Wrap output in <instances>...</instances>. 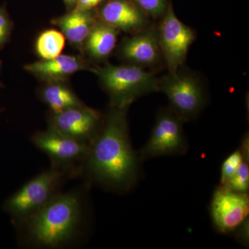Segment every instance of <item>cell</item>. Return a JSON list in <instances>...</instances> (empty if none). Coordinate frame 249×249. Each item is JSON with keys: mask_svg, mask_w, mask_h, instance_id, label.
Returning <instances> with one entry per match:
<instances>
[{"mask_svg": "<svg viewBox=\"0 0 249 249\" xmlns=\"http://www.w3.org/2000/svg\"><path fill=\"white\" fill-rule=\"evenodd\" d=\"M159 41L165 65L169 73L184 65L190 47L196 38L194 29L178 18L170 2L157 25Z\"/></svg>", "mask_w": 249, "mask_h": 249, "instance_id": "7", "label": "cell"}, {"mask_svg": "<svg viewBox=\"0 0 249 249\" xmlns=\"http://www.w3.org/2000/svg\"><path fill=\"white\" fill-rule=\"evenodd\" d=\"M83 220V206L78 192L59 193L22 224L26 240L40 248L58 249L73 240Z\"/></svg>", "mask_w": 249, "mask_h": 249, "instance_id": "2", "label": "cell"}, {"mask_svg": "<svg viewBox=\"0 0 249 249\" xmlns=\"http://www.w3.org/2000/svg\"><path fill=\"white\" fill-rule=\"evenodd\" d=\"M107 93L110 106L129 107L139 98L160 91V78L153 71L129 64L94 65L91 69Z\"/></svg>", "mask_w": 249, "mask_h": 249, "instance_id": "3", "label": "cell"}, {"mask_svg": "<svg viewBox=\"0 0 249 249\" xmlns=\"http://www.w3.org/2000/svg\"><path fill=\"white\" fill-rule=\"evenodd\" d=\"M210 214L214 227L223 234L238 229L248 219V193L231 191L223 186L214 190L210 204Z\"/></svg>", "mask_w": 249, "mask_h": 249, "instance_id": "11", "label": "cell"}, {"mask_svg": "<svg viewBox=\"0 0 249 249\" xmlns=\"http://www.w3.org/2000/svg\"><path fill=\"white\" fill-rule=\"evenodd\" d=\"M0 113H1V110H0Z\"/></svg>", "mask_w": 249, "mask_h": 249, "instance_id": "25", "label": "cell"}, {"mask_svg": "<svg viewBox=\"0 0 249 249\" xmlns=\"http://www.w3.org/2000/svg\"><path fill=\"white\" fill-rule=\"evenodd\" d=\"M97 20L96 9L88 11L73 9L53 18L51 22L58 28L70 45L82 54L85 41Z\"/></svg>", "mask_w": 249, "mask_h": 249, "instance_id": "14", "label": "cell"}, {"mask_svg": "<svg viewBox=\"0 0 249 249\" xmlns=\"http://www.w3.org/2000/svg\"><path fill=\"white\" fill-rule=\"evenodd\" d=\"M14 22L6 9V4L0 6V51L11 39L14 30Z\"/></svg>", "mask_w": 249, "mask_h": 249, "instance_id": "21", "label": "cell"}, {"mask_svg": "<svg viewBox=\"0 0 249 249\" xmlns=\"http://www.w3.org/2000/svg\"><path fill=\"white\" fill-rule=\"evenodd\" d=\"M240 147L245 152L243 160L235 175L224 187L231 190V191L238 192V193H248L249 188V139L248 134H246L242 139Z\"/></svg>", "mask_w": 249, "mask_h": 249, "instance_id": "18", "label": "cell"}, {"mask_svg": "<svg viewBox=\"0 0 249 249\" xmlns=\"http://www.w3.org/2000/svg\"><path fill=\"white\" fill-rule=\"evenodd\" d=\"M73 178L71 174L52 166L31 178L9 196L1 209L9 215L15 225H19L60 193L64 182Z\"/></svg>", "mask_w": 249, "mask_h": 249, "instance_id": "4", "label": "cell"}, {"mask_svg": "<svg viewBox=\"0 0 249 249\" xmlns=\"http://www.w3.org/2000/svg\"><path fill=\"white\" fill-rule=\"evenodd\" d=\"M124 63L145 69H156L165 64L159 41L157 25L150 24L142 30L124 37L115 49Z\"/></svg>", "mask_w": 249, "mask_h": 249, "instance_id": "10", "label": "cell"}, {"mask_svg": "<svg viewBox=\"0 0 249 249\" xmlns=\"http://www.w3.org/2000/svg\"><path fill=\"white\" fill-rule=\"evenodd\" d=\"M66 38L60 30L48 29L42 31L35 42V52L40 60H49L62 54Z\"/></svg>", "mask_w": 249, "mask_h": 249, "instance_id": "17", "label": "cell"}, {"mask_svg": "<svg viewBox=\"0 0 249 249\" xmlns=\"http://www.w3.org/2000/svg\"><path fill=\"white\" fill-rule=\"evenodd\" d=\"M245 152L242 149H237L228 156L222 163L221 167L220 185L226 186L233 177L237 170L240 168L241 163L243 160Z\"/></svg>", "mask_w": 249, "mask_h": 249, "instance_id": "19", "label": "cell"}, {"mask_svg": "<svg viewBox=\"0 0 249 249\" xmlns=\"http://www.w3.org/2000/svg\"><path fill=\"white\" fill-rule=\"evenodd\" d=\"M128 109L109 106L82 167L80 175L110 191H128L138 180L141 160L129 137Z\"/></svg>", "mask_w": 249, "mask_h": 249, "instance_id": "1", "label": "cell"}, {"mask_svg": "<svg viewBox=\"0 0 249 249\" xmlns=\"http://www.w3.org/2000/svg\"><path fill=\"white\" fill-rule=\"evenodd\" d=\"M183 123L170 107L159 111L150 138L139 152L140 160L184 154L188 142L183 132Z\"/></svg>", "mask_w": 249, "mask_h": 249, "instance_id": "8", "label": "cell"}, {"mask_svg": "<svg viewBox=\"0 0 249 249\" xmlns=\"http://www.w3.org/2000/svg\"><path fill=\"white\" fill-rule=\"evenodd\" d=\"M67 11H71V10L74 9L75 6H76L77 0H62Z\"/></svg>", "mask_w": 249, "mask_h": 249, "instance_id": "23", "label": "cell"}, {"mask_svg": "<svg viewBox=\"0 0 249 249\" xmlns=\"http://www.w3.org/2000/svg\"><path fill=\"white\" fill-rule=\"evenodd\" d=\"M37 94L41 101L48 106L51 112H59L85 104L68 84V81L42 83Z\"/></svg>", "mask_w": 249, "mask_h": 249, "instance_id": "16", "label": "cell"}, {"mask_svg": "<svg viewBox=\"0 0 249 249\" xmlns=\"http://www.w3.org/2000/svg\"><path fill=\"white\" fill-rule=\"evenodd\" d=\"M150 18L160 19L169 6L170 0H131Z\"/></svg>", "mask_w": 249, "mask_h": 249, "instance_id": "20", "label": "cell"}, {"mask_svg": "<svg viewBox=\"0 0 249 249\" xmlns=\"http://www.w3.org/2000/svg\"><path fill=\"white\" fill-rule=\"evenodd\" d=\"M1 65H2V62H1V60H0V74H1ZM1 86H2V84H1V81H0V88Z\"/></svg>", "mask_w": 249, "mask_h": 249, "instance_id": "24", "label": "cell"}, {"mask_svg": "<svg viewBox=\"0 0 249 249\" xmlns=\"http://www.w3.org/2000/svg\"><path fill=\"white\" fill-rule=\"evenodd\" d=\"M159 87L168 98L170 109L183 122L196 119L207 103L202 79L185 65L160 77Z\"/></svg>", "mask_w": 249, "mask_h": 249, "instance_id": "5", "label": "cell"}, {"mask_svg": "<svg viewBox=\"0 0 249 249\" xmlns=\"http://www.w3.org/2000/svg\"><path fill=\"white\" fill-rule=\"evenodd\" d=\"M105 0H77L74 9L80 11H92L104 2Z\"/></svg>", "mask_w": 249, "mask_h": 249, "instance_id": "22", "label": "cell"}, {"mask_svg": "<svg viewBox=\"0 0 249 249\" xmlns=\"http://www.w3.org/2000/svg\"><path fill=\"white\" fill-rule=\"evenodd\" d=\"M96 13L100 20L129 35L151 24L150 18L131 0H105Z\"/></svg>", "mask_w": 249, "mask_h": 249, "instance_id": "12", "label": "cell"}, {"mask_svg": "<svg viewBox=\"0 0 249 249\" xmlns=\"http://www.w3.org/2000/svg\"><path fill=\"white\" fill-rule=\"evenodd\" d=\"M36 147L46 154L52 166L71 174L73 178L81 174L89 145L59 133L48 127L47 130L37 131L31 137Z\"/></svg>", "mask_w": 249, "mask_h": 249, "instance_id": "6", "label": "cell"}, {"mask_svg": "<svg viewBox=\"0 0 249 249\" xmlns=\"http://www.w3.org/2000/svg\"><path fill=\"white\" fill-rule=\"evenodd\" d=\"M90 62L84 55L60 54L49 60H40L24 65V70L42 83L68 81L76 72L91 71Z\"/></svg>", "mask_w": 249, "mask_h": 249, "instance_id": "13", "label": "cell"}, {"mask_svg": "<svg viewBox=\"0 0 249 249\" xmlns=\"http://www.w3.org/2000/svg\"><path fill=\"white\" fill-rule=\"evenodd\" d=\"M48 127L59 133L89 145L97 137L103 122V115L86 105L47 114Z\"/></svg>", "mask_w": 249, "mask_h": 249, "instance_id": "9", "label": "cell"}, {"mask_svg": "<svg viewBox=\"0 0 249 249\" xmlns=\"http://www.w3.org/2000/svg\"><path fill=\"white\" fill-rule=\"evenodd\" d=\"M120 33L116 28L98 18L85 41L82 55L90 62H107L116 48L118 36Z\"/></svg>", "mask_w": 249, "mask_h": 249, "instance_id": "15", "label": "cell"}]
</instances>
